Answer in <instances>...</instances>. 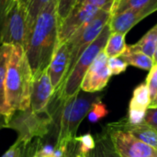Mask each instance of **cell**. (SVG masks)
<instances>
[{
	"mask_svg": "<svg viewBox=\"0 0 157 157\" xmlns=\"http://www.w3.org/2000/svg\"><path fill=\"white\" fill-rule=\"evenodd\" d=\"M59 27L53 0L37 17L23 48L33 76L48 68L59 43Z\"/></svg>",
	"mask_w": 157,
	"mask_h": 157,
	"instance_id": "1",
	"label": "cell"
},
{
	"mask_svg": "<svg viewBox=\"0 0 157 157\" xmlns=\"http://www.w3.org/2000/svg\"><path fill=\"white\" fill-rule=\"evenodd\" d=\"M33 75L21 46H12L6 75V97L13 111L25 110L30 106Z\"/></svg>",
	"mask_w": 157,
	"mask_h": 157,
	"instance_id": "2",
	"label": "cell"
},
{
	"mask_svg": "<svg viewBox=\"0 0 157 157\" xmlns=\"http://www.w3.org/2000/svg\"><path fill=\"white\" fill-rule=\"evenodd\" d=\"M100 98L101 95L98 93H86L80 90L63 104L57 105L61 108L57 142L75 143L76 132L80 123L88 114L92 105Z\"/></svg>",
	"mask_w": 157,
	"mask_h": 157,
	"instance_id": "3",
	"label": "cell"
},
{
	"mask_svg": "<svg viewBox=\"0 0 157 157\" xmlns=\"http://www.w3.org/2000/svg\"><path fill=\"white\" fill-rule=\"evenodd\" d=\"M110 33L111 31L108 23L98 37L81 54L73 69L64 79L61 87L54 93L52 97L57 104H63L65 100L69 99L81 90L80 86L86 71L98 54L104 50Z\"/></svg>",
	"mask_w": 157,
	"mask_h": 157,
	"instance_id": "4",
	"label": "cell"
},
{
	"mask_svg": "<svg viewBox=\"0 0 157 157\" xmlns=\"http://www.w3.org/2000/svg\"><path fill=\"white\" fill-rule=\"evenodd\" d=\"M54 120L49 109L42 112H34L30 108L25 110L15 111L8 121L7 128L17 133V139L30 144L34 139L46 136L52 128Z\"/></svg>",
	"mask_w": 157,
	"mask_h": 157,
	"instance_id": "5",
	"label": "cell"
},
{
	"mask_svg": "<svg viewBox=\"0 0 157 157\" xmlns=\"http://www.w3.org/2000/svg\"><path fill=\"white\" fill-rule=\"evenodd\" d=\"M29 35L26 0H9L2 19L0 45L21 46L24 48Z\"/></svg>",
	"mask_w": 157,
	"mask_h": 157,
	"instance_id": "6",
	"label": "cell"
},
{
	"mask_svg": "<svg viewBox=\"0 0 157 157\" xmlns=\"http://www.w3.org/2000/svg\"><path fill=\"white\" fill-rule=\"evenodd\" d=\"M112 5L113 4H109L100 8L98 14L89 22L80 28L66 41L70 47V63L66 76L71 72L81 54L98 37L105 26L109 23L111 16Z\"/></svg>",
	"mask_w": 157,
	"mask_h": 157,
	"instance_id": "7",
	"label": "cell"
},
{
	"mask_svg": "<svg viewBox=\"0 0 157 157\" xmlns=\"http://www.w3.org/2000/svg\"><path fill=\"white\" fill-rule=\"evenodd\" d=\"M108 59L109 57L104 51H101L98 54L83 78L80 86L82 91L98 93L106 87L112 76L108 66Z\"/></svg>",
	"mask_w": 157,
	"mask_h": 157,
	"instance_id": "8",
	"label": "cell"
},
{
	"mask_svg": "<svg viewBox=\"0 0 157 157\" xmlns=\"http://www.w3.org/2000/svg\"><path fill=\"white\" fill-rule=\"evenodd\" d=\"M98 10L96 6L85 3L75 6L69 15L60 22L59 43L66 42L80 28L89 22Z\"/></svg>",
	"mask_w": 157,
	"mask_h": 157,
	"instance_id": "9",
	"label": "cell"
},
{
	"mask_svg": "<svg viewBox=\"0 0 157 157\" xmlns=\"http://www.w3.org/2000/svg\"><path fill=\"white\" fill-rule=\"evenodd\" d=\"M113 146L121 157H157V151L125 131L111 135Z\"/></svg>",
	"mask_w": 157,
	"mask_h": 157,
	"instance_id": "10",
	"label": "cell"
},
{
	"mask_svg": "<svg viewBox=\"0 0 157 157\" xmlns=\"http://www.w3.org/2000/svg\"><path fill=\"white\" fill-rule=\"evenodd\" d=\"M157 11V1L144 7L130 8L121 13L111 14L109 26L111 32L127 34L141 20Z\"/></svg>",
	"mask_w": 157,
	"mask_h": 157,
	"instance_id": "11",
	"label": "cell"
},
{
	"mask_svg": "<svg viewBox=\"0 0 157 157\" xmlns=\"http://www.w3.org/2000/svg\"><path fill=\"white\" fill-rule=\"evenodd\" d=\"M54 94L47 69L33 76L29 108L34 112L47 110Z\"/></svg>",
	"mask_w": 157,
	"mask_h": 157,
	"instance_id": "12",
	"label": "cell"
},
{
	"mask_svg": "<svg viewBox=\"0 0 157 157\" xmlns=\"http://www.w3.org/2000/svg\"><path fill=\"white\" fill-rule=\"evenodd\" d=\"M70 63V47L67 42L58 43L52 61L47 68L54 93L63 83ZM54 95V94H53Z\"/></svg>",
	"mask_w": 157,
	"mask_h": 157,
	"instance_id": "13",
	"label": "cell"
},
{
	"mask_svg": "<svg viewBox=\"0 0 157 157\" xmlns=\"http://www.w3.org/2000/svg\"><path fill=\"white\" fill-rule=\"evenodd\" d=\"M12 46L6 44L0 45V113L11 118L15 111H13L6 101V75L7 63L10 56Z\"/></svg>",
	"mask_w": 157,
	"mask_h": 157,
	"instance_id": "14",
	"label": "cell"
},
{
	"mask_svg": "<svg viewBox=\"0 0 157 157\" xmlns=\"http://www.w3.org/2000/svg\"><path fill=\"white\" fill-rule=\"evenodd\" d=\"M126 132L157 151V132L145 122L137 125H126Z\"/></svg>",
	"mask_w": 157,
	"mask_h": 157,
	"instance_id": "15",
	"label": "cell"
},
{
	"mask_svg": "<svg viewBox=\"0 0 157 157\" xmlns=\"http://www.w3.org/2000/svg\"><path fill=\"white\" fill-rule=\"evenodd\" d=\"M129 47L134 51L141 52L154 59L157 47V23L136 43L129 45Z\"/></svg>",
	"mask_w": 157,
	"mask_h": 157,
	"instance_id": "16",
	"label": "cell"
},
{
	"mask_svg": "<svg viewBox=\"0 0 157 157\" xmlns=\"http://www.w3.org/2000/svg\"><path fill=\"white\" fill-rule=\"evenodd\" d=\"M128 65H132L143 70L150 71L153 65L155 64L154 59L149 57L148 55L141 52L134 51L127 46L126 51L120 56Z\"/></svg>",
	"mask_w": 157,
	"mask_h": 157,
	"instance_id": "17",
	"label": "cell"
},
{
	"mask_svg": "<svg viewBox=\"0 0 157 157\" xmlns=\"http://www.w3.org/2000/svg\"><path fill=\"white\" fill-rule=\"evenodd\" d=\"M125 36L126 34L120 32L110 33L103 50L109 58L120 57L126 51L128 45L125 41Z\"/></svg>",
	"mask_w": 157,
	"mask_h": 157,
	"instance_id": "18",
	"label": "cell"
},
{
	"mask_svg": "<svg viewBox=\"0 0 157 157\" xmlns=\"http://www.w3.org/2000/svg\"><path fill=\"white\" fill-rule=\"evenodd\" d=\"M151 103V97L146 83L140 84L135 87L132 98L129 104V109L147 110Z\"/></svg>",
	"mask_w": 157,
	"mask_h": 157,
	"instance_id": "19",
	"label": "cell"
},
{
	"mask_svg": "<svg viewBox=\"0 0 157 157\" xmlns=\"http://www.w3.org/2000/svg\"><path fill=\"white\" fill-rule=\"evenodd\" d=\"M53 0H26L27 11H28V24L29 32L33 26L37 17L51 2Z\"/></svg>",
	"mask_w": 157,
	"mask_h": 157,
	"instance_id": "20",
	"label": "cell"
},
{
	"mask_svg": "<svg viewBox=\"0 0 157 157\" xmlns=\"http://www.w3.org/2000/svg\"><path fill=\"white\" fill-rule=\"evenodd\" d=\"M156 1L157 0H114L111 8V14L121 13L130 8L144 7Z\"/></svg>",
	"mask_w": 157,
	"mask_h": 157,
	"instance_id": "21",
	"label": "cell"
},
{
	"mask_svg": "<svg viewBox=\"0 0 157 157\" xmlns=\"http://www.w3.org/2000/svg\"><path fill=\"white\" fill-rule=\"evenodd\" d=\"M109 114L106 105L101 101V99L97 100L91 107L88 111L87 118L88 121L92 123L98 122L100 120L104 119Z\"/></svg>",
	"mask_w": 157,
	"mask_h": 157,
	"instance_id": "22",
	"label": "cell"
},
{
	"mask_svg": "<svg viewBox=\"0 0 157 157\" xmlns=\"http://www.w3.org/2000/svg\"><path fill=\"white\" fill-rule=\"evenodd\" d=\"M29 145L30 144H27L23 141L17 139L14 144L11 145L1 157H28Z\"/></svg>",
	"mask_w": 157,
	"mask_h": 157,
	"instance_id": "23",
	"label": "cell"
},
{
	"mask_svg": "<svg viewBox=\"0 0 157 157\" xmlns=\"http://www.w3.org/2000/svg\"><path fill=\"white\" fill-rule=\"evenodd\" d=\"M77 0H56L57 15L60 22H62L75 6Z\"/></svg>",
	"mask_w": 157,
	"mask_h": 157,
	"instance_id": "24",
	"label": "cell"
},
{
	"mask_svg": "<svg viewBox=\"0 0 157 157\" xmlns=\"http://www.w3.org/2000/svg\"><path fill=\"white\" fill-rule=\"evenodd\" d=\"M75 142L79 143V153L82 155H86L95 148V141L90 133L75 137Z\"/></svg>",
	"mask_w": 157,
	"mask_h": 157,
	"instance_id": "25",
	"label": "cell"
},
{
	"mask_svg": "<svg viewBox=\"0 0 157 157\" xmlns=\"http://www.w3.org/2000/svg\"><path fill=\"white\" fill-rule=\"evenodd\" d=\"M108 66L112 75H118L126 71L128 64L121 57H110L108 59Z\"/></svg>",
	"mask_w": 157,
	"mask_h": 157,
	"instance_id": "26",
	"label": "cell"
},
{
	"mask_svg": "<svg viewBox=\"0 0 157 157\" xmlns=\"http://www.w3.org/2000/svg\"><path fill=\"white\" fill-rule=\"evenodd\" d=\"M145 83L148 86L151 100H152L157 94V63H155L151 68V70L149 71Z\"/></svg>",
	"mask_w": 157,
	"mask_h": 157,
	"instance_id": "27",
	"label": "cell"
},
{
	"mask_svg": "<svg viewBox=\"0 0 157 157\" xmlns=\"http://www.w3.org/2000/svg\"><path fill=\"white\" fill-rule=\"evenodd\" d=\"M145 114H146V110L129 109V114H128L129 124L137 125V124L143 123L145 119Z\"/></svg>",
	"mask_w": 157,
	"mask_h": 157,
	"instance_id": "28",
	"label": "cell"
},
{
	"mask_svg": "<svg viewBox=\"0 0 157 157\" xmlns=\"http://www.w3.org/2000/svg\"><path fill=\"white\" fill-rule=\"evenodd\" d=\"M144 122H145L147 125H149L157 132V107L147 109Z\"/></svg>",
	"mask_w": 157,
	"mask_h": 157,
	"instance_id": "29",
	"label": "cell"
},
{
	"mask_svg": "<svg viewBox=\"0 0 157 157\" xmlns=\"http://www.w3.org/2000/svg\"><path fill=\"white\" fill-rule=\"evenodd\" d=\"M72 144V143H71ZM68 142L62 141V142H56L54 151L52 157H65L68 153V147L69 144H71Z\"/></svg>",
	"mask_w": 157,
	"mask_h": 157,
	"instance_id": "30",
	"label": "cell"
},
{
	"mask_svg": "<svg viewBox=\"0 0 157 157\" xmlns=\"http://www.w3.org/2000/svg\"><path fill=\"white\" fill-rule=\"evenodd\" d=\"M114 0H85L83 3L91 5L93 6H96L97 8L100 9L109 4H113Z\"/></svg>",
	"mask_w": 157,
	"mask_h": 157,
	"instance_id": "31",
	"label": "cell"
},
{
	"mask_svg": "<svg viewBox=\"0 0 157 157\" xmlns=\"http://www.w3.org/2000/svg\"><path fill=\"white\" fill-rule=\"evenodd\" d=\"M8 2H9V0H0V29H1V25H2V19L4 17V13H5V10L6 8Z\"/></svg>",
	"mask_w": 157,
	"mask_h": 157,
	"instance_id": "32",
	"label": "cell"
},
{
	"mask_svg": "<svg viewBox=\"0 0 157 157\" xmlns=\"http://www.w3.org/2000/svg\"><path fill=\"white\" fill-rule=\"evenodd\" d=\"M10 118H8L7 116L1 114L0 113V131L4 128H7V124H8V121Z\"/></svg>",
	"mask_w": 157,
	"mask_h": 157,
	"instance_id": "33",
	"label": "cell"
},
{
	"mask_svg": "<svg viewBox=\"0 0 157 157\" xmlns=\"http://www.w3.org/2000/svg\"><path fill=\"white\" fill-rule=\"evenodd\" d=\"M36 146H37V140L32 141V143L29 145V155L28 157H37L35 152H36Z\"/></svg>",
	"mask_w": 157,
	"mask_h": 157,
	"instance_id": "34",
	"label": "cell"
},
{
	"mask_svg": "<svg viewBox=\"0 0 157 157\" xmlns=\"http://www.w3.org/2000/svg\"><path fill=\"white\" fill-rule=\"evenodd\" d=\"M156 107H157V94L155 95V97L151 100V103H150L149 108H156Z\"/></svg>",
	"mask_w": 157,
	"mask_h": 157,
	"instance_id": "35",
	"label": "cell"
},
{
	"mask_svg": "<svg viewBox=\"0 0 157 157\" xmlns=\"http://www.w3.org/2000/svg\"><path fill=\"white\" fill-rule=\"evenodd\" d=\"M154 63H157V47H156V50H155V56H154Z\"/></svg>",
	"mask_w": 157,
	"mask_h": 157,
	"instance_id": "36",
	"label": "cell"
},
{
	"mask_svg": "<svg viewBox=\"0 0 157 157\" xmlns=\"http://www.w3.org/2000/svg\"><path fill=\"white\" fill-rule=\"evenodd\" d=\"M85 0H77V2H76V4H75V6H77V5H81V4H83V2H84Z\"/></svg>",
	"mask_w": 157,
	"mask_h": 157,
	"instance_id": "37",
	"label": "cell"
},
{
	"mask_svg": "<svg viewBox=\"0 0 157 157\" xmlns=\"http://www.w3.org/2000/svg\"><path fill=\"white\" fill-rule=\"evenodd\" d=\"M65 157H73V156H72L71 153H69V152H68V153H67V155H65Z\"/></svg>",
	"mask_w": 157,
	"mask_h": 157,
	"instance_id": "38",
	"label": "cell"
},
{
	"mask_svg": "<svg viewBox=\"0 0 157 157\" xmlns=\"http://www.w3.org/2000/svg\"><path fill=\"white\" fill-rule=\"evenodd\" d=\"M76 157H86L85 155H77Z\"/></svg>",
	"mask_w": 157,
	"mask_h": 157,
	"instance_id": "39",
	"label": "cell"
}]
</instances>
